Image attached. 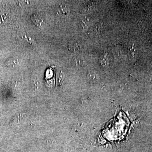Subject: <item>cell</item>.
<instances>
[{
  "label": "cell",
  "instance_id": "cell-1",
  "mask_svg": "<svg viewBox=\"0 0 152 152\" xmlns=\"http://www.w3.org/2000/svg\"><path fill=\"white\" fill-rule=\"evenodd\" d=\"M31 20L33 23L39 27L41 28L43 23V18L39 14H34L31 17Z\"/></svg>",
  "mask_w": 152,
  "mask_h": 152
}]
</instances>
